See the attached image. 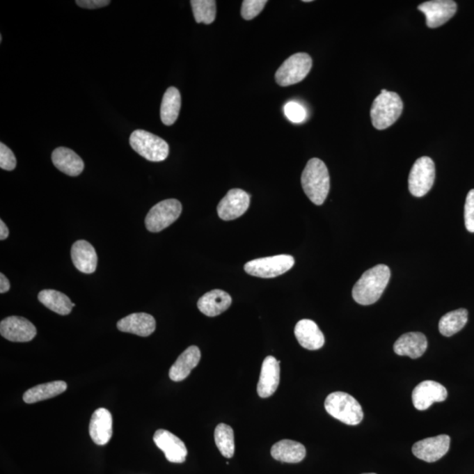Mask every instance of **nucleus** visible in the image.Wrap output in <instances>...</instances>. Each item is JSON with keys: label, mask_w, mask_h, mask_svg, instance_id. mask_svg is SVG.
<instances>
[{"label": "nucleus", "mask_w": 474, "mask_h": 474, "mask_svg": "<svg viewBox=\"0 0 474 474\" xmlns=\"http://www.w3.org/2000/svg\"><path fill=\"white\" fill-rule=\"evenodd\" d=\"M391 271L388 265L378 264L363 274L352 289V297L357 303L374 304L388 287Z\"/></svg>", "instance_id": "nucleus-1"}, {"label": "nucleus", "mask_w": 474, "mask_h": 474, "mask_svg": "<svg viewBox=\"0 0 474 474\" xmlns=\"http://www.w3.org/2000/svg\"><path fill=\"white\" fill-rule=\"evenodd\" d=\"M117 328L120 331L146 338L156 329V320L146 313H134L118 322Z\"/></svg>", "instance_id": "nucleus-18"}, {"label": "nucleus", "mask_w": 474, "mask_h": 474, "mask_svg": "<svg viewBox=\"0 0 474 474\" xmlns=\"http://www.w3.org/2000/svg\"><path fill=\"white\" fill-rule=\"evenodd\" d=\"M250 204L251 196L246 191L242 189H231L218 205L217 213L221 220H235L245 214Z\"/></svg>", "instance_id": "nucleus-11"}, {"label": "nucleus", "mask_w": 474, "mask_h": 474, "mask_svg": "<svg viewBox=\"0 0 474 474\" xmlns=\"http://www.w3.org/2000/svg\"><path fill=\"white\" fill-rule=\"evenodd\" d=\"M450 439L447 435H439L416 442L413 445L412 452L416 458L423 461L432 463L438 461L445 455L450 449Z\"/></svg>", "instance_id": "nucleus-13"}, {"label": "nucleus", "mask_w": 474, "mask_h": 474, "mask_svg": "<svg viewBox=\"0 0 474 474\" xmlns=\"http://www.w3.org/2000/svg\"><path fill=\"white\" fill-rule=\"evenodd\" d=\"M155 443L166 455L168 461L183 463L186 461L187 449L182 440L166 429H158L153 438Z\"/></svg>", "instance_id": "nucleus-15"}, {"label": "nucleus", "mask_w": 474, "mask_h": 474, "mask_svg": "<svg viewBox=\"0 0 474 474\" xmlns=\"http://www.w3.org/2000/svg\"><path fill=\"white\" fill-rule=\"evenodd\" d=\"M200 358L201 353L197 346L188 347L171 366L169 372L171 381L180 382L186 379L191 370L199 364Z\"/></svg>", "instance_id": "nucleus-22"}, {"label": "nucleus", "mask_w": 474, "mask_h": 474, "mask_svg": "<svg viewBox=\"0 0 474 474\" xmlns=\"http://www.w3.org/2000/svg\"><path fill=\"white\" fill-rule=\"evenodd\" d=\"M312 65V58L308 54L296 53L285 60L276 72V83L284 87L300 83L308 75Z\"/></svg>", "instance_id": "nucleus-6"}, {"label": "nucleus", "mask_w": 474, "mask_h": 474, "mask_svg": "<svg viewBox=\"0 0 474 474\" xmlns=\"http://www.w3.org/2000/svg\"><path fill=\"white\" fill-rule=\"evenodd\" d=\"M465 224L466 230L474 233V189L467 194L465 205Z\"/></svg>", "instance_id": "nucleus-35"}, {"label": "nucleus", "mask_w": 474, "mask_h": 474, "mask_svg": "<svg viewBox=\"0 0 474 474\" xmlns=\"http://www.w3.org/2000/svg\"><path fill=\"white\" fill-rule=\"evenodd\" d=\"M11 288V285L8 278L3 274H0V294H5V292H8Z\"/></svg>", "instance_id": "nucleus-37"}, {"label": "nucleus", "mask_w": 474, "mask_h": 474, "mask_svg": "<svg viewBox=\"0 0 474 474\" xmlns=\"http://www.w3.org/2000/svg\"><path fill=\"white\" fill-rule=\"evenodd\" d=\"M74 265L83 274H90L96 271L97 255L93 245L85 240L77 241L72 247Z\"/></svg>", "instance_id": "nucleus-21"}, {"label": "nucleus", "mask_w": 474, "mask_h": 474, "mask_svg": "<svg viewBox=\"0 0 474 474\" xmlns=\"http://www.w3.org/2000/svg\"><path fill=\"white\" fill-rule=\"evenodd\" d=\"M67 389L66 382L62 381H52L33 386L23 395V401L28 404L45 401L61 395Z\"/></svg>", "instance_id": "nucleus-27"}, {"label": "nucleus", "mask_w": 474, "mask_h": 474, "mask_svg": "<svg viewBox=\"0 0 474 474\" xmlns=\"http://www.w3.org/2000/svg\"><path fill=\"white\" fill-rule=\"evenodd\" d=\"M38 300L47 308L60 315H67L75 307L68 296L61 292L46 289L39 292Z\"/></svg>", "instance_id": "nucleus-26"}, {"label": "nucleus", "mask_w": 474, "mask_h": 474, "mask_svg": "<svg viewBox=\"0 0 474 474\" xmlns=\"http://www.w3.org/2000/svg\"><path fill=\"white\" fill-rule=\"evenodd\" d=\"M295 338L302 347L309 351H316L324 345V334L314 321L303 319L298 322L294 329Z\"/></svg>", "instance_id": "nucleus-19"}, {"label": "nucleus", "mask_w": 474, "mask_h": 474, "mask_svg": "<svg viewBox=\"0 0 474 474\" xmlns=\"http://www.w3.org/2000/svg\"><path fill=\"white\" fill-rule=\"evenodd\" d=\"M89 432L90 439L97 445H105L113 435L112 415L106 409H97L90 418Z\"/></svg>", "instance_id": "nucleus-17"}, {"label": "nucleus", "mask_w": 474, "mask_h": 474, "mask_svg": "<svg viewBox=\"0 0 474 474\" xmlns=\"http://www.w3.org/2000/svg\"><path fill=\"white\" fill-rule=\"evenodd\" d=\"M272 458L284 463H300L306 457V448L301 443L292 440H281L271 447Z\"/></svg>", "instance_id": "nucleus-25"}, {"label": "nucleus", "mask_w": 474, "mask_h": 474, "mask_svg": "<svg viewBox=\"0 0 474 474\" xmlns=\"http://www.w3.org/2000/svg\"><path fill=\"white\" fill-rule=\"evenodd\" d=\"M303 2L308 3V2H312L311 0H304Z\"/></svg>", "instance_id": "nucleus-39"}, {"label": "nucleus", "mask_w": 474, "mask_h": 474, "mask_svg": "<svg viewBox=\"0 0 474 474\" xmlns=\"http://www.w3.org/2000/svg\"><path fill=\"white\" fill-rule=\"evenodd\" d=\"M427 348L428 341L421 332H409L400 337L393 345V349L399 356H408L413 359L421 358Z\"/></svg>", "instance_id": "nucleus-20"}, {"label": "nucleus", "mask_w": 474, "mask_h": 474, "mask_svg": "<svg viewBox=\"0 0 474 474\" xmlns=\"http://www.w3.org/2000/svg\"><path fill=\"white\" fill-rule=\"evenodd\" d=\"M181 109V95L176 87H169L164 94L162 104H161V120L166 126L173 125Z\"/></svg>", "instance_id": "nucleus-28"}, {"label": "nucleus", "mask_w": 474, "mask_h": 474, "mask_svg": "<svg viewBox=\"0 0 474 474\" xmlns=\"http://www.w3.org/2000/svg\"><path fill=\"white\" fill-rule=\"evenodd\" d=\"M129 143L136 153L151 162H161L169 156L170 148L166 141L148 131L134 130Z\"/></svg>", "instance_id": "nucleus-5"}, {"label": "nucleus", "mask_w": 474, "mask_h": 474, "mask_svg": "<svg viewBox=\"0 0 474 474\" xmlns=\"http://www.w3.org/2000/svg\"><path fill=\"white\" fill-rule=\"evenodd\" d=\"M324 406L329 415L347 425H358L364 418L361 405L347 393H331L326 398Z\"/></svg>", "instance_id": "nucleus-4"}, {"label": "nucleus", "mask_w": 474, "mask_h": 474, "mask_svg": "<svg viewBox=\"0 0 474 474\" xmlns=\"http://www.w3.org/2000/svg\"><path fill=\"white\" fill-rule=\"evenodd\" d=\"M195 22L210 25L216 17V2L214 0H191Z\"/></svg>", "instance_id": "nucleus-31"}, {"label": "nucleus", "mask_w": 474, "mask_h": 474, "mask_svg": "<svg viewBox=\"0 0 474 474\" xmlns=\"http://www.w3.org/2000/svg\"><path fill=\"white\" fill-rule=\"evenodd\" d=\"M301 186L313 203L321 206L327 199L331 179L327 166L319 158H312L301 175Z\"/></svg>", "instance_id": "nucleus-2"}, {"label": "nucleus", "mask_w": 474, "mask_h": 474, "mask_svg": "<svg viewBox=\"0 0 474 474\" xmlns=\"http://www.w3.org/2000/svg\"><path fill=\"white\" fill-rule=\"evenodd\" d=\"M0 333L9 341L26 342L35 338L37 331L35 325L26 318L9 316L0 324Z\"/></svg>", "instance_id": "nucleus-12"}, {"label": "nucleus", "mask_w": 474, "mask_h": 474, "mask_svg": "<svg viewBox=\"0 0 474 474\" xmlns=\"http://www.w3.org/2000/svg\"><path fill=\"white\" fill-rule=\"evenodd\" d=\"M402 110L403 102L397 93L381 90L371 109L373 127L379 130L388 129L402 116Z\"/></svg>", "instance_id": "nucleus-3"}, {"label": "nucleus", "mask_w": 474, "mask_h": 474, "mask_svg": "<svg viewBox=\"0 0 474 474\" xmlns=\"http://www.w3.org/2000/svg\"><path fill=\"white\" fill-rule=\"evenodd\" d=\"M267 0H244L242 4L241 15L246 21L253 19L263 11Z\"/></svg>", "instance_id": "nucleus-32"}, {"label": "nucleus", "mask_w": 474, "mask_h": 474, "mask_svg": "<svg viewBox=\"0 0 474 474\" xmlns=\"http://www.w3.org/2000/svg\"><path fill=\"white\" fill-rule=\"evenodd\" d=\"M364 474H376V473H364Z\"/></svg>", "instance_id": "nucleus-40"}, {"label": "nucleus", "mask_w": 474, "mask_h": 474, "mask_svg": "<svg viewBox=\"0 0 474 474\" xmlns=\"http://www.w3.org/2000/svg\"><path fill=\"white\" fill-rule=\"evenodd\" d=\"M436 168L432 158L422 157L413 164L409 177V189L415 197L428 193L435 182Z\"/></svg>", "instance_id": "nucleus-8"}, {"label": "nucleus", "mask_w": 474, "mask_h": 474, "mask_svg": "<svg viewBox=\"0 0 474 474\" xmlns=\"http://www.w3.org/2000/svg\"><path fill=\"white\" fill-rule=\"evenodd\" d=\"M9 230L4 221L0 220V240L4 241L8 237Z\"/></svg>", "instance_id": "nucleus-38"}, {"label": "nucleus", "mask_w": 474, "mask_h": 474, "mask_svg": "<svg viewBox=\"0 0 474 474\" xmlns=\"http://www.w3.org/2000/svg\"><path fill=\"white\" fill-rule=\"evenodd\" d=\"M17 164L16 157L13 151L6 144L0 143V167L5 171L15 169Z\"/></svg>", "instance_id": "nucleus-34"}, {"label": "nucleus", "mask_w": 474, "mask_h": 474, "mask_svg": "<svg viewBox=\"0 0 474 474\" xmlns=\"http://www.w3.org/2000/svg\"><path fill=\"white\" fill-rule=\"evenodd\" d=\"M214 441L223 456L231 459L235 453L234 430L230 426L220 423L214 430Z\"/></svg>", "instance_id": "nucleus-30"}, {"label": "nucleus", "mask_w": 474, "mask_h": 474, "mask_svg": "<svg viewBox=\"0 0 474 474\" xmlns=\"http://www.w3.org/2000/svg\"><path fill=\"white\" fill-rule=\"evenodd\" d=\"M294 265V258L292 255H278L248 262L244 271L255 277L271 278L285 274Z\"/></svg>", "instance_id": "nucleus-7"}, {"label": "nucleus", "mask_w": 474, "mask_h": 474, "mask_svg": "<svg viewBox=\"0 0 474 474\" xmlns=\"http://www.w3.org/2000/svg\"><path fill=\"white\" fill-rule=\"evenodd\" d=\"M232 299L228 292L215 289L205 294L198 301V308L205 315L210 317L223 314L230 308Z\"/></svg>", "instance_id": "nucleus-24"}, {"label": "nucleus", "mask_w": 474, "mask_h": 474, "mask_svg": "<svg viewBox=\"0 0 474 474\" xmlns=\"http://www.w3.org/2000/svg\"><path fill=\"white\" fill-rule=\"evenodd\" d=\"M280 364L281 361L272 356L264 358L257 388L261 398L270 397L278 389L281 381Z\"/></svg>", "instance_id": "nucleus-16"}, {"label": "nucleus", "mask_w": 474, "mask_h": 474, "mask_svg": "<svg viewBox=\"0 0 474 474\" xmlns=\"http://www.w3.org/2000/svg\"><path fill=\"white\" fill-rule=\"evenodd\" d=\"M182 213V205L179 200L169 199L155 205L148 213L145 225L147 230L157 233L166 230L175 223Z\"/></svg>", "instance_id": "nucleus-9"}, {"label": "nucleus", "mask_w": 474, "mask_h": 474, "mask_svg": "<svg viewBox=\"0 0 474 474\" xmlns=\"http://www.w3.org/2000/svg\"><path fill=\"white\" fill-rule=\"evenodd\" d=\"M456 2L452 0H432L418 6L426 16V24L429 29H436L450 21L457 13Z\"/></svg>", "instance_id": "nucleus-10"}, {"label": "nucleus", "mask_w": 474, "mask_h": 474, "mask_svg": "<svg viewBox=\"0 0 474 474\" xmlns=\"http://www.w3.org/2000/svg\"><path fill=\"white\" fill-rule=\"evenodd\" d=\"M52 162L57 169L72 177L79 176L85 168L81 157L65 147H59L53 151Z\"/></svg>", "instance_id": "nucleus-23"}, {"label": "nucleus", "mask_w": 474, "mask_h": 474, "mask_svg": "<svg viewBox=\"0 0 474 474\" xmlns=\"http://www.w3.org/2000/svg\"><path fill=\"white\" fill-rule=\"evenodd\" d=\"M110 3L109 0H77L76 1V4L80 8L87 9L102 8L109 6Z\"/></svg>", "instance_id": "nucleus-36"}, {"label": "nucleus", "mask_w": 474, "mask_h": 474, "mask_svg": "<svg viewBox=\"0 0 474 474\" xmlns=\"http://www.w3.org/2000/svg\"><path fill=\"white\" fill-rule=\"evenodd\" d=\"M448 393L443 385L433 381H425L420 383L413 389L412 401L415 408L418 410H426L434 402H445Z\"/></svg>", "instance_id": "nucleus-14"}, {"label": "nucleus", "mask_w": 474, "mask_h": 474, "mask_svg": "<svg viewBox=\"0 0 474 474\" xmlns=\"http://www.w3.org/2000/svg\"><path fill=\"white\" fill-rule=\"evenodd\" d=\"M468 321V311L465 308L447 313L439 321V331L445 337H452L465 327Z\"/></svg>", "instance_id": "nucleus-29"}, {"label": "nucleus", "mask_w": 474, "mask_h": 474, "mask_svg": "<svg viewBox=\"0 0 474 474\" xmlns=\"http://www.w3.org/2000/svg\"><path fill=\"white\" fill-rule=\"evenodd\" d=\"M285 114L288 120L294 123H303L307 118V112L304 107L294 102H288L285 106Z\"/></svg>", "instance_id": "nucleus-33"}]
</instances>
